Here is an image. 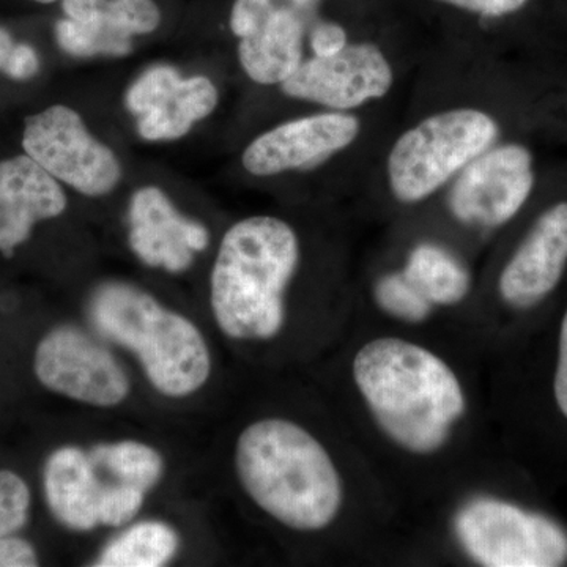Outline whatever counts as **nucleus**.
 Returning <instances> with one entry per match:
<instances>
[{
	"label": "nucleus",
	"mask_w": 567,
	"mask_h": 567,
	"mask_svg": "<svg viewBox=\"0 0 567 567\" xmlns=\"http://www.w3.org/2000/svg\"><path fill=\"white\" fill-rule=\"evenodd\" d=\"M352 374L379 427L409 453H435L464 416L465 393L456 372L415 342L372 339L354 354Z\"/></svg>",
	"instance_id": "1"
},
{
	"label": "nucleus",
	"mask_w": 567,
	"mask_h": 567,
	"mask_svg": "<svg viewBox=\"0 0 567 567\" xmlns=\"http://www.w3.org/2000/svg\"><path fill=\"white\" fill-rule=\"evenodd\" d=\"M235 468L249 498L284 527L320 532L341 513L344 486L333 458L293 421L249 424L235 446Z\"/></svg>",
	"instance_id": "2"
},
{
	"label": "nucleus",
	"mask_w": 567,
	"mask_h": 567,
	"mask_svg": "<svg viewBox=\"0 0 567 567\" xmlns=\"http://www.w3.org/2000/svg\"><path fill=\"white\" fill-rule=\"evenodd\" d=\"M293 227L251 216L224 234L213 265L210 303L216 324L235 341H268L286 323V292L300 264Z\"/></svg>",
	"instance_id": "3"
},
{
	"label": "nucleus",
	"mask_w": 567,
	"mask_h": 567,
	"mask_svg": "<svg viewBox=\"0 0 567 567\" xmlns=\"http://www.w3.org/2000/svg\"><path fill=\"white\" fill-rule=\"evenodd\" d=\"M89 317L96 333L136 354L152 386L166 398H188L208 382L212 353L203 331L133 284L93 290Z\"/></svg>",
	"instance_id": "4"
},
{
	"label": "nucleus",
	"mask_w": 567,
	"mask_h": 567,
	"mask_svg": "<svg viewBox=\"0 0 567 567\" xmlns=\"http://www.w3.org/2000/svg\"><path fill=\"white\" fill-rule=\"evenodd\" d=\"M494 115L477 107L435 112L406 130L386 159V177L399 203L417 204L453 182L498 140Z\"/></svg>",
	"instance_id": "5"
},
{
	"label": "nucleus",
	"mask_w": 567,
	"mask_h": 567,
	"mask_svg": "<svg viewBox=\"0 0 567 567\" xmlns=\"http://www.w3.org/2000/svg\"><path fill=\"white\" fill-rule=\"evenodd\" d=\"M462 547L488 567H554L567 559V536L548 518L511 503L477 498L456 517Z\"/></svg>",
	"instance_id": "6"
},
{
	"label": "nucleus",
	"mask_w": 567,
	"mask_h": 567,
	"mask_svg": "<svg viewBox=\"0 0 567 567\" xmlns=\"http://www.w3.org/2000/svg\"><path fill=\"white\" fill-rule=\"evenodd\" d=\"M33 372L52 393L100 409L121 405L132 391L114 353L74 324H59L41 338Z\"/></svg>",
	"instance_id": "7"
},
{
	"label": "nucleus",
	"mask_w": 567,
	"mask_h": 567,
	"mask_svg": "<svg viewBox=\"0 0 567 567\" xmlns=\"http://www.w3.org/2000/svg\"><path fill=\"white\" fill-rule=\"evenodd\" d=\"M22 147L55 181L85 196H104L121 182L114 152L87 132L78 112L62 104L25 121Z\"/></svg>",
	"instance_id": "8"
},
{
	"label": "nucleus",
	"mask_w": 567,
	"mask_h": 567,
	"mask_svg": "<svg viewBox=\"0 0 567 567\" xmlns=\"http://www.w3.org/2000/svg\"><path fill=\"white\" fill-rule=\"evenodd\" d=\"M533 188L532 152L522 144H494L454 178L447 207L457 221L491 229L511 221Z\"/></svg>",
	"instance_id": "9"
},
{
	"label": "nucleus",
	"mask_w": 567,
	"mask_h": 567,
	"mask_svg": "<svg viewBox=\"0 0 567 567\" xmlns=\"http://www.w3.org/2000/svg\"><path fill=\"white\" fill-rule=\"evenodd\" d=\"M317 0H237L230 29L238 58L257 84H282L303 62L306 14Z\"/></svg>",
	"instance_id": "10"
},
{
	"label": "nucleus",
	"mask_w": 567,
	"mask_h": 567,
	"mask_svg": "<svg viewBox=\"0 0 567 567\" xmlns=\"http://www.w3.org/2000/svg\"><path fill=\"white\" fill-rule=\"evenodd\" d=\"M394 84L385 52L374 43H349L327 58L309 59L282 82L287 96L320 104L330 111L350 112L382 100Z\"/></svg>",
	"instance_id": "11"
},
{
	"label": "nucleus",
	"mask_w": 567,
	"mask_h": 567,
	"mask_svg": "<svg viewBox=\"0 0 567 567\" xmlns=\"http://www.w3.org/2000/svg\"><path fill=\"white\" fill-rule=\"evenodd\" d=\"M360 133L361 122L350 112L308 115L260 134L246 147L241 162L257 177L305 171L346 151Z\"/></svg>",
	"instance_id": "12"
},
{
	"label": "nucleus",
	"mask_w": 567,
	"mask_h": 567,
	"mask_svg": "<svg viewBox=\"0 0 567 567\" xmlns=\"http://www.w3.org/2000/svg\"><path fill=\"white\" fill-rule=\"evenodd\" d=\"M125 104L144 140L174 141L215 111L218 91L207 78H183L173 66L158 65L134 81Z\"/></svg>",
	"instance_id": "13"
},
{
	"label": "nucleus",
	"mask_w": 567,
	"mask_h": 567,
	"mask_svg": "<svg viewBox=\"0 0 567 567\" xmlns=\"http://www.w3.org/2000/svg\"><path fill=\"white\" fill-rule=\"evenodd\" d=\"M128 241L133 252L148 267L182 274L194 262V254L210 244L207 227L183 216L169 197L145 186L133 194L128 210Z\"/></svg>",
	"instance_id": "14"
},
{
	"label": "nucleus",
	"mask_w": 567,
	"mask_h": 567,
	"mask_svg": "<svg viewBox=\"0 0 567 567\" xmlns=\"http://www.w3.org/2000/svg\"><path fill=\"white\" fill-rule=\"evenodd\" d=\"M566 267L567 200L537 218L499 275V295L514 308H529L558 286Z\"/></svg>",
	"instance_id": "15"
},
{
	"label": "nucleus",
	"mask_w": 567,
	"mask_h": 567,
	"mask_svg": "<svg viewBox=\"0 0 567 567\" xmlns=\"http://www.w3.org/2000/svg\"><path fill=\"white\" fill-rule=\"evenodd\" d=\"M66 196L58 181L31 156L0 163V252L14 249L31 237L33 226L62 215Z\"/></svg>",
	"instance_id": "16"
},
{
	"label": "nucleus",
	"mask_w": 567,
	"mask_h": 567,
	"mask_svg": "<svg viewBox=\"0 0 567 567\" xmlns=\"http://www.w3.org/2000/svg\"><path fill=\"white\" fill-rule=\"evenodd\" d=\"M99 468L87 451L62 446L52 451L43 470V491L52 517L71 532H92L99 527L102 492Z\"/></svg>",
	"instance_id": "17"
},
{
	"label": "nucleus",
	"mask_w": 567,
	"mask_h": 567,
	"mask_svg": "<svg viewBox=\"0 0 567 567\" xmlns=\"http://www.w3.org/2000/svg\"><path fill=\"white\" fill-rule=\"evenodd\" d=\"M402 274L432 306L461 303L472 287V278L464 264L434 244L415 246L406 257Z\"/></svg>",
	"instance_id": "18"
},
{
	"label": "nucleus",
	"mask_w": 567,
	"mask_h": 567,
	"mask_svg": "<svg viewBox=\"0 0 567 567\" xmlns=\"http://www.w3.org/2000/svg\"><path fill=\"white\" fill-rule=\"evenodd\" d=\"M181 536L166 522L144 520L125 529L103 548L99 567H162L173 561Z\"/></svg>",
	"instance_id": "19"
},
{
	"label": "nucleus",
	"mask_w": 567,
	"mask_h": 567,
	"mask_svg": "<svg viewBox=\"0 0 567 567\" xmlns=\"http://www.w3.org/2000/svg\"><path fill=\"white\" fill-rule=\"evenodd\" d=\"M96 468H102L126 486L147 494L164 476V458L155 447L134 440L100 443L89 451Z\"/></svg>",
	"instance_id": "20"
},
{
	"label": "nucleus",
	"mask_w": 567,
	"mask_h": 567,
	"mask_svg": "<svg viewBox=\"0 0 567 567\" xmlns=\"http://www.w3.org/2000/svg\"><path fill=\"white\" fill-rule=\"evenodd\" d=\"M55 39L59 47L74 58H122L133 50L132 35L115 28L103 14L91 21H74L70 18L59 21L55 24Z\"/></svg>",
	"instance_id": "21"
},
{
	"label": "nucleus",
	"mask_w": 567,
	"mask_h": 567,
	"mask_svg": "<svg viewBox=\"0 0 567 567\" xmlns=\"http://www.w3.org/2000/svg\"><path fill=\"white\" fill-rule=\"evenodd\" d=\"M379 308L402 322L420 323L431 316L432 305L404 274L382 276L374 287Z\"/></svg>",
	"instance_id": "22"
},
{
	"label": "nucleus",
	"mask_w": 567,
	"mask_h": 567,
	"mask_svg": "<svg viewBox=\"0 0 567 567\" xmlns=\"http://www.w3.org/2000/svg\"><path fill=\"white\" fill-rule=\"evenodd\" d=\"M31 503L28 483L10 470H0V536L14 535L24 528Z\"/></svg>",
	"instance_id": "23"
},
{
	"label": "nucleus",
	"mask_w": 567,
	"mask_h": 567,
	"mask_svg": "<svg viewBox=\"0 0 567 567\" xmlns=\"http://www.w3.org/2000/svg\"><path fill=\"white\" fill-rule=\"evenodd\" d=\"M145 492L126 484H103L100 492L99 522L103 527H123L140 513Z\"/></svg>",
	"instance_id": "24"
},
{
	"label": "nucleus",
	"mask_w": 567,
	"mask_h": 567,
	"mask_svg": "<svg viewBox=\"0 0 567 567\" xmlns=\"http://www.w3.org/2000/svg\"><path fill=\"white\" fill-rule=\"evenodd\" d=\"M111 10L118 25L132 37L155 31L162 21L153 0H111Z\"/></svg>",
	"instance_id": "25"
},
{
	"label": "nucleus",
	"mask_w": 567,
	"mask_h": 567,
	"mask_svg": "<svg viewBox=\"0 0 567 567\" xmlns=\"http://www.w3.org/2000/svg\"><path fill=\"white\" fill-rule=\"evenodd\" d=\"M39 555L29 540L13 535L0 536V567H35Z\"/></svg>",
	"instance_id": "26"
},
{
	"label": "nucleus",
	"mask_w": 567,
	"mask_h": 567,
	"mask_svg": "<svg viewBox=\"0 0 567 567\" xmlns=\"http://www.w3.org/2000/svg\"><path fill=\"white\" fill-rule=\"evenodd\" d=\"M349 35L342 25L336 22H319L311 32V50L317 58H327L344 50Z\"/></svg>",
	"instance_id": "27"
},
{
	"label": "nucleus",
	"mask_w": 567,
	"mask_h": 567,
	"mask_svg": "<svg viewBox=\"0 0 567 567\" xmlns=\"http://www.w3.org/2000/svg\"><path fill=\"white\" fill-rule=\"evenodd\" d=\"M458 10L481 14V17L499 18L520 10L527 0H439Z\"/></svg>",
	"instance_id": "28"
},
{
	"label": "nucleus",
	"mask_w": 567,
	"mask_h": 567,
	"mask_svg": "<svg viewBox=\"0 0 567 567\" xmlns=\"http://www.w3.org/2000/svg\"><path fill=\"white\" fill-rule=\"evenodd\" d=\"M39 69L40 61L35 50L29 44L21 43L14 44L3 73L13 78V80L24 81L35 76Z\"/></svg>",
	"instance_id": "29"
},
{
	"label": "nucleus",
	"mask_w": 567,
	"mask_h": 567,
	"mask_svg": "<svg viewBox=\"0 0 567 567\" xmlns=\"http://www.w3.org/2000/svg\"><path fill=\"white\" fill-rule=\"evenodd\" d=\"M555 399L559 412L567 417V309L559 330V349L557 372H555Z\"/></svg>",
	"instance_id": "30"
},
{
	"label": "nucleus",
	"mask_w": 567,
	"mask_h": 567,
	"mask_svg": "<svg viewBox=\"0 0 567 567\" xmlns=\"http://www.w3.org/2000/svg\"><path fill=\"white\" fill-rule=\"evenodd\" d=\"M14 41L11 39L10 33L6 29L0 28V71H3L9 61L11 51L14 48Z\"/></svg>",
	"instance_id": "31"
},
{
	"label": "nucleus",
	"mask_w": 567,
	"mask_h": 567,
	"mask_svg": "<svg viewBox=\"0 0 567 567\" xmlns=\"http://www.w3.org/2000/svg\"><path fill=\"white\" fill-rule=\"evenodd\" d=\"M35 2H40V3H51V2H54V0H35Z\"/></svg>",
	"instance_id": "32"
}]
</instances>
